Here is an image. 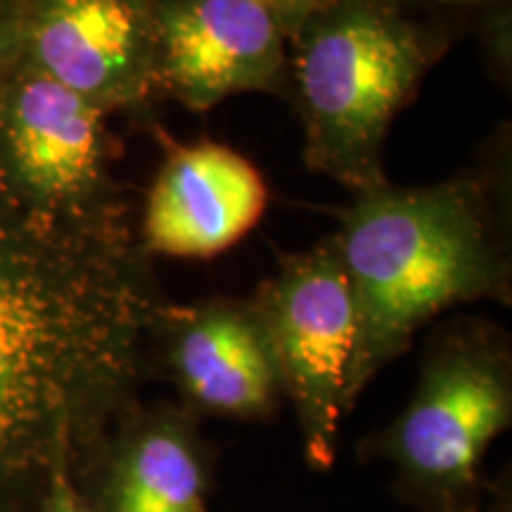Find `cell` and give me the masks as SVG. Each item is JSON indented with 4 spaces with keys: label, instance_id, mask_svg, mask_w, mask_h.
Returning <instances> with one entry per match:
<instances>
[{
    "label": "cell",
    "instance_id": "cell-10",
    "mask_svg": "<svg viewBox=\"0 0 512 512\" xmlns=\"http://www.w3.org/2000/svg\"><path fill=\"white\" fill-rule=\"evenodd\" d=\"M185 403L140 399L74 465L93 512H209L211 460Z\"/></svg>",
    "mask_w": 512,
    "mask_h": 512
},
{
    "label": "cell",
    "instance_id": "cell-3",
    "mask_svg": "<svg viewBox=\"0 0 512 512\" xmlns=\"http://www.w3.org/2000/svg\"><path fill=\"white\" fill-rule=\"evenodd\" d=\"M453 38L401 0H335L306 17L287 36L306 166L351 192L387 183L389 128Z\"/></svg>",
    "mask_w": 512,
    "mask_h": 512
},
{
    "label": "cell",
    "instance_id": "cell-9",
    "mask_svg": "<svg viewBox=\"0 0 512 512\" xmlns=\"http://www.w3.org/2000/svg\"><path fill=\"white\" fill-rule=\"evenodd\" d=\"M152 370L162 368L197 415L266 420L283 399L268 335L252 297L188 306L164 302L152 323Z\"/></svg>",
    "mask_w": 512,
    "mask_h": 512
},
{
    "label": "cell",
    "instance_id": "cell-4",
    "mask_svg": "<svg viewBox=\"0 0 512 512\" xmlns=\"http://www.w3.org/2000/svg\"><path fill=\"white\" fill-rule=\"evenodd\" d=\"M512 425V342L489 318L439 325L418 382L363 458L392 467V489L413 512H484V458Z\"/></svg>",
    "mask_w": 512,
    "mask_h": 512
},
{
    "label": "cell",
    "instance_id": "cell-2",
    "mask_svg": "<svg viewBox=\"0 0 512 512\" xmlns=\"http://www.w3.org/2000/svg\"><path fill=\"white\" fill-rule=\"evenodd\" d=\"M332 238L356 309L342 394L349 415L441 313L512 302L508 147L448 181L354 192Z\"/></svg>",
    "mask_w": 512,
    "mask_h": 512
},
{
    "label": "cell",
    "instance_id": "cell-13",
    "mask_svg": "<svg viewBox=\"0 0 512 512\" xmlns=\"http://www.w3.org/2000/svg\"><path fill=\"white\" fill-rule=\"evenodd\" d=\"M38 512H93L81 489L74 482L72 467H62L48 486V494L41 501Z\"/></svg>",
    "mask_w": 512,
    "mask_h": 512
},
{
    "label": "cell",
    "instance_id": "cell-11",
    "mask_svg": "<svg viewBox=\"0 0 512 512\" xmlns=\"http://www.w3.org/2000/svg\"><path fill=\"white\" fill-rule=\"evenodd\" d=\"M268 190L259 169L228 145H178L145 197L138 238L150 256L207 259L226 252L261 221Z\"/></svg>",
    "mask_w": 512,
    "mask_h": 512
},
{
    "label": "cell",
    "instance_id": "cell-1",
    "mask_svg": "<svg viewBox=\"0 0 512 512\" xmlns=\"http://www.w3.org/2000/svg\"><path fill=\"white\" fill-rule=\"evenodd\" d=\"M131 221L72 223L0 195V512H38L140 399L166 299Z\"/></svg>",
    "mask_w": 512,
    "mask_h": 512
},
{
    "label": "cell",
    "instance_id": "cell-15",
    "mask_svg": "<svg viewBox=\"0 0 512 512\" xmlns=\"http://www.w3.org/2000/svg\"><path fill=\"white\" fill-rule=\"evenodd\" d=\"M17 62V34L12 0H0V86Z\"/></svg>",
    "mask_w": 512,
    "mask_h": 512
},
{
    "label": "cell",
    "instance_id": "cell-14",
    "mask_svg": "<svg viewBox=\"0 0 512 512\" xmlns=\"http://www.w3.org/2000/svg\"><path fill=\"white\" fill-rule=\"evenodd\" d=\"M261 3L273 12L275 19L280 22V27H283L285 36H290L306 17L323 10L325 5L335 3V0H261Z\"/></svg>",
    "mask_w": 512,
    "mask_h": 512
},
{
    "label": "cell",
    "instance_id": "cell-8",
    "mask_svg": "<svg viewBox=\"0 0 512 512\" xmlns=\"http://www.w3.org/2000/svg\"><path fill=\"white\" fill-rule=\"evenodd\" d=\"M159 98L209 112L230 95L290 98L287 36L261 0H152Z\"/></svg>",
    "mask_w": 512,
    "mask_h": 512
},
{
    "label": "cell",
    "instance_id": "cell-7",
    "mask_svg": "<svg viewBox=\"0 0 512 512\" xmlns=\"http://www.w3.org/2000/svg\"><path fill=\"white\" fill-rule=\"evenodd\" d=\"M19 60L110 117L159 98L152 0H12Z\"/></svg>",
    "mask_w": 512,
    "mask_h": 512
},
{
    "label": "cell",
    "instance_id": "cell-5",
    "mask_svg": "<svg viewBox=\"0 0 512 512\" xmlns=\"http://www.w3.org/2000/svg\"><path fill=\"white\" fill-rule=\"evenodd\" d=\"M110 119L17 55L0 86V195L60 221H131Z\"/></svg>",
    "mask_w": 512,
    "mask_h": 512
},
{
    "label": "cell",
    "instance_id": "cell-6",
    "mask_svg": "<svg viewBox=\"0 0 512 512\" xmlns=\"http://www.w3.org/2000/svg\"><path fill=\"white\" fill-rule=\"evenodd\" d=\"M259 311L302 432L304 456L313 470L328 472L337 460L344 418V375L354 349L356 309L335 238L280 256L271 278L256 287Z\"/></svg>",
    "mask_w": 512,
    "mask_h": 512
},
{
    "label": "cell",
    "instance_id": "cell-12",
    "mask_svg": "<svg viewBox=\"0 0 512 512\" xmlns=\"http://www.w3.org/2000/svg\"><path fill=\"white\" fill-rule=\"evenodd\" d=\"M420 17L432 19L458 34L472 27L482 36L486 53L498 72L510 76V5L512 0H401Z\"/></svg>",
    "mask_w": 512,
    "mask_h": 512
}]
</instances>
